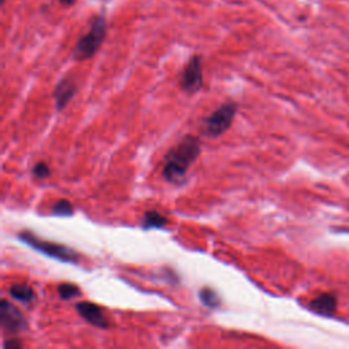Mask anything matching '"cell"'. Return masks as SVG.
Listing matches in <instances>:
<instances>
[{
  "instance_id": "cell-1",
  "label": "cell",
  "mask_w": 349,
  "mask_h": 349,
  "mask_svg": "<svg viewBox=\"0 0 349 349\" xmlns=\"http://www.w3.org/2000/svg\"><path fill=\"white\" fill-rule=\"evenodd\" d=\"M200 152V142L194 135H187L174 149L168 152L164 160L162 176L170 183H182L190 166L192 165Z\"/></svg>"
},
{
  "instance_id": "cell-2",
  "label": "cell",
  "mask_w": 349,
  "mask_h": 349,
  "mask_svg": "<svg viewBox=\"0 0 349 349\" xmlns=\"http://www.w3.org/2000/svg\"><path fill=\"white\" fill-rule=\"evenodd\" d=\"M106 36V20L101 15H97L94 20H92L89 32L80 38V41L75 44L72 50V55L76 60L90 59L97 50H100L101 44L104 42Z\"/></svg>"
},
{
  "instance_id": "cell-3",
  "label": "cell",
  "mask_w": 349,
  "mask_h": 349,
  "mask_svg": "<svg viewBox=\"0 0 349 349\" xmlns=\"http://www.w3.org/2000/svg\"><path fill=\"white\" fill-rule=\"evenodd\" d=\"M18 238L20 239V242L30 246L32 248L37 250V251L48 255L50 258L63 260V262H76L80 260V254L74 248H70V247H67L64 244H59V243L40 239L38 236H36L34 234H32L29 230L20 232L18 234Z\"/></svg>"
},
{
  "instance_id": "cell-4",
  "label": "cell",
  "mask_w": 349,
  "mask_h": 349,
  "mask_svg": "<svg viewBox=\"0 0 349 349\" xmlns=\"http://www.w3.org/2000/svg\"><path fill=\"white\" fill-rule=\"evenodd\" d=\"M236 110H238V104L232 100L220 105L212 115L204 119L202 132L208 136H212V138L224 134L232 124Z\"/></svg>"
},
{
  "instance_id": "cell-5",
  "label": "cell",
  "mask_w": 349,
  "mask_h": 349,
  "mask_svg": "<svg viewBox=\"0 0 349 349\" xmlns=\"http://www.w3.org/2000/svg\"><path fill=\"white\" fill-rule=\"evenodd\" d=\"M204 84V74H202V58L198 55L192 56L180 75V86L187 93H196L200 92Z\"/></svg>"
},
{
  "instance_id": "cell-6",
  "label": "cell",
  "mask_w": 349,
  "mask_h": 349,
  "mask_svg": "<svg viewBox=\"0 0 349 349\" xmlns=\"http://www.w3.org/2000/svg\"><path fill=\"white\" fill-rule=\"evenodd\" d=\"M0 324L3 329L11 333H20L28 328V322L20 310L6 299L0 303Z\"/></svg>"
},
{
  "instance_id": "cell-7",
  "label": "cell",
  "mask_w": 349,
  "mask_h": 349,
  "mask_svg": "<svg viewBox=\"0 0 349 349\" xmlns=\"http://www.w3.org/2000/svg\"><path fill=\"white\" fill-rule=\"evenodd\" d=\"M76 311L80 312V315L85 320H88L90 324H93L96 328H100V329H106L110 324L105 318L102 310L96 306L94 303H90V302H80L78 304L75 306Z\"/></svg>"
},
{
  "instance_id": "cell-8",
  "label": "cell",
  "mask_w": 349,
  "mask_h": 349,
  "mask_svg": "<svg viewBox=\"0 0 349 349\" xmlns=\"http://www.w3.org/2000/svg\"><path fill=\"white\" fill-rule=\"evenodd\" d=\"M76 93V85L71 78H64L56 85L55 92H54V98L56 102V110H62L66 105L68 104L71 98Z\"/></svg>"
},
{
  "instance_id": "cell-9",
  "label": "cell",
  "mask_w": 349,
  "mask_h": 349,
  "mask_svg": "<svg viewBox=\"0 0 349 349\" xmlns=\"http://www.w3.org/2000/svg\"><path fill=\"white\" fill-rule=\"evenodd\" d=\"M310 308L316 314L332 316L337 310V299H336L334 294H320L310 303Z\"/></svg>"
},
{
  "instance_id": "cell-10",
  "label": "cell",
  "mask_w": 349,
  "mask_h": 349,
  "mask_svg": "<svg viewBox=\"0 0 349 349\" xmlns=\"http://www.w3.org/2000/svg\"><path fill=\"white\" fill-rule=\"evenodd\" d=\"M10 294L18 302L22 303H30L32 300L34 299V290L32 286L26 284H15L10 288Z\"/></svg>"
},
{
  "instance_id": "cell-11",
  "label": "cell",
  "mask_w": 349,
  "mask_h": 349,
  "mask_svg": "<svg viewBox=\"0 0 349 349\" xmlns=\"http://www.w3.org/2000/svg\"><path fill=\"white\" fill-rule=\"evenodd\" d=\"M168 224V218L162 216L156 210H150L148 213H145L144 220H142V225L145 230H150V228H162Z\"/></svg>"
},
{
  "instance_id": "cell-12",
  "label": "cell",
  "mask_w": 349,
  "mask_h": 349,
  "mask_svg": "<svg viewBox=\"0 0 349 349\" xmlns=\"http://www.w3.org/2000/svg\"><path fill=\"white\" fill-rule=\"evenodd\" d=\"M200 302H202L206 307H209V308H217V307H220V304H221V300H220L218 294H217L216 290H212V288H204V290H200Z\"/></svg>"
},
{
  "instance_id": "cell-13",
  "label": "cell",
  "mask_w": 349,
  "mask_h": 349,
  "mask_svg": "<svg viewBox=\"0 0 349 349\" xmlns=\"http://www.w3.org/2000/svg\"><path fill=\"white\" fill-rule=\"evenodd\" d=\"M52 213L59 216V217H68V216H72V213H74V206L71 204L70 200H60L54 204Z\"/></svg>"
},
{
  "instance_id": "cell-14",
  "label": "cell",
  "mask_w": 349,
  "mask_h": 349,
  "mask_svg": "<svg viewBox=\"0 0 349 349\" xmlns=\"http://www.w3.org/2000/svg\"><path fill=\"white\" fill-rule=\"evenodd\" d=\"M58 292H59L60 298L66 300H70L76 298L80 294V288L76 285L72 284H62L58 286Z\"/></svg>"
},
{
  "instance_id": "cell-15",
  "label": "cell",
  "mask_w": 349,
  "mask_h": 349,
  "mask_svg": "<svg viewBox=\"0 0 349 349\" xmlns=\"http://www.w3.org/2000/svg\"><path fill=\"white\" fill-rule=\"evenodd\" d=\"M50 166L45 164V162H38V164L33 168V174H34L36 178H38V179H45V178L50 176Z\"/></svg>"
},
{
  "instance_id": "cell-16",
  "label": "cell",
  "mask_w": 349,
  "mask_h": 349,
  "mask_svg": "<svg viewBox=\"0 0 349 349\" xmlns=\"http://www.w3.org/2000/svg\"><path fill=\"white\" fill-rule=\"evenodd\" d=\"M20 348L22 346V344L20 342H18V341H8V342H6L4 344V348Z\"/></svg>"
},
{
  "instance_id": "cell-17",
  "label": "cell",
  "mask_w": 349,
  "mask_h": 349,
  "mask_svg": "<svg viewBox=\"0 0 349 349\" xmlns=\"http://www.w3.org/2000/svg\"><path fill=\"white\" fill-rule=\"evenodd\" d=\"M59 2H60V4H63V6H72L76 0H59Z\"/></svg>"
},
{
  "instance_id": "cell-18",
  "label": "cell",
  "mask_w": 349,
  "mask_h": 349,
  "mask_svg": "<svg viewBox=\"0 0 349 349\" xmlns=\"http://www.w3.org/2000/svg\"><path fill=\"white\" fill-rule=\"evenodd\" d=\"M4 2L6 0H2V4H4Z\"/></svg>"
}]
</instances>
